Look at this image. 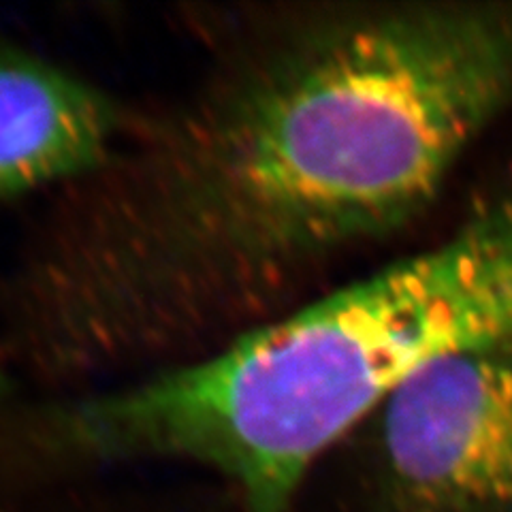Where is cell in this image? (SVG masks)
Segmentation results:
<instances>
[{"label": "cell", "mask_w": 512, "mask_h": 512, "mask_svg": "<svg viewBox=\"0 0 512 512\" xmlns=\"http://www.w3.org/2000/svg\"><path fill=\"white\" fill-rule=\"evenodd\" d=\"M192 86L133 111L15 269L43 355L86 380L199 357L406 229L512 109V0L201 15Z\"/></svg>", "instance_id": "obj_1"}, {"label": "cell", "mask_w": 512, "mask_h": 512, "mask_svg": "<svg viewBox=\"0 0 512 512\" xmlns=\"http://www.w3.org/2000/svg\"><path fill=\"white\" fill-rule=\"evenodd\" d=\"M512 340V167L451 231L86 410L103 461L197 463L244 512H291L312 468L399 384Z\"/></svg>", "instance_id": "obj_2"}, {"label": "cell", "mask_w": 512, "mask_h": 512, "mask_svg": "<svg viewBox=\"0 0 512 512\" xmlns=\"http://www.w3.org/2000/svg\"><path fill=\"white\" fill-rule=\"evenodd\" d=\"M365 425L376 512H512V340L425 367Z\"/></svg>", "instance_id": "obj_3"}, {"label": "cell", "mask_w": 512, "mask_h": 512, "mask_svg": "<svg viewBox=\"0 0 512 512\" xmlns=\"http://www.w3.org/2000/svg\"><path fill=\"white\" fill-rule=\"evenodd\" d=\"M133 109L60 64L0 45V203L99 171Z\"/></svg>", "instance_id": "obj_4"}, {"label": "cell", "mask_w": 512, "mask_h": 512, "mask_svg": "<svg viewBox=\"0 0 512 512\" xmlns=\"http://www.w3.org/2000/svg\"><path fill=\"white\" fill-rule=\"evenodd\" d=\"M5 393H7V374L3 370V355H0V402H3Z\"/></svg>", "instance_id": "obj_5"}]
</instances>
